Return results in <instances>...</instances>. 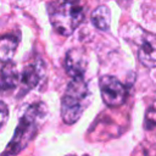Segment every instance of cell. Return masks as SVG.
Returning a JSON list of instances; mask_svg holds the SVG:
<instances>
[{
    "label": "cell",
    "instance_id": "cell-7",
    "mask_svg": "<svg viewBox=\"0 0 156 156\" xmlns=\"http://www.w3.org/2000/svg\"><path fill=\"white\" fill-rule=\"evenodd\" d=\"M43 74H44V66L40 61L27 65L23 68L22 74L20 76V84L23 91L27 93L28 90H32L33 88H35L40 82Z\"/></svg>",
    "mask_w": 156,
    "mask_h": 156
},
{
    "label": "cell",
    "instance_id": "cell-3",
    "mask_svg": "<svg viewBox=\"0 0 156 156\" xmlns=\"http://www.w3.org/2000/svg\"><path fill=\"white\" fill-rule=\"evenodd\" d=\"M89 88L84 77L71 78L61 99V117L66 124L76 123L88 105Z\"/></svg>",
    "mask_w": 156,
    "mask_h": 156
},
{
    "label": "cell",
    "instance_id": "cell-4",
    "mask_svg": "<svg viewBox=\"0 0 156 156\" xmlns=\"http://www.w3.org/2000/svg\"><path fill=\"white\" fill-rule=\"evenodd\" d=\"M102 101L108 107H118L127 100V87L113 76H102L99 80Z\"/></svg>",
    "mask_w": 156,
    "mask_h": 156
},
{
    "label": "cell",
    "instance_id": "cell-6",
    "mask_svg": "<svg viewBox=\"0 0 156 156\" xmlns=\"http://www.w3.org/2000/svg\"><path fill=\"white\" fill-rule=\"evenodd\" d=\"M87 66H88V58L83 49L74 48L67 51L65 58V68L71 78L84 77Z\"/></svg>",
    "mask_w": 156,
    "mask_h": 156
},
{
    "label": "cell",
    "instance_id": "cell-10",
    "mask_svg": "<svg viewBox=\"0 0 156 156\" xmlns=\"http://www.w3.org/2000/svg\"><path fill=\"white\" fill-rule=\"evenodd\" d=\"M91 23L94 27H96L100 30H107L110 28V22H111V13L110 9L105 5H101L96 7L93 13H91Z\"/></svg>",
    "mask_w": 156,
    "mask_h": 156
},
{
    "label": "cell",
    "instance_id": "cell-5",
    "mask_svg": "<svg viewBox=\"0 0 156 156\" xmlns=\"http://www.w3.org/2000/svg\"><path fill=\"white\" fill-rule=\"evenodd\" d=\"M138 60L147 68L156 67V34L143 32L138 46Z\"/></svg>",
    "mask_w": 156,
    "mask_h": 156
},
{
    "label": "cell",
    "instance_id": "cell-13",
    "mask_svg": "<svg viewBox=\"0 0 156 156\" xmlns=\"http://www.w3.org/2000/svg\"><path fill=\"white\" fill-rule=\"evenodd\" d=\"M67 156H76V155H67ZM83 156H89V155H87V154H85V155H83Z\"/></svg>",
    "mask_w": 156,
    "mask_h": 156
},
{
    "label": "cell",
    "instance_id": "cell-12",
    "mask_svg": "<svg viewBox=\"0 0 156 156\" xmlns=\"http://www.w3.org/2000/svg\"><path fill=\"white\" fill-rule=\"evenodd\" d=\"M7 118H9V108H7L6 104L0 101V129L4 127Z\"/></svg>",
    "mask_w": 156,
    "mask_h": 156
},
{
    "label": "cell",
    "instance_id": "cell-2",
    "mask_svg": "<svg viewBox=\"0 0 156 156\" xmlns=\"http://www.w3.org/2000/svg\"><path fill=\"white\" fill-rule=\"evenodd\" d=\"M50 22L61 35H71L82 23L85 9L80 0H51L48 5Z\"/></svg>",
    "mask_w": 156,
    "mask_h": 156
},
{
    "label": "cell",
    "instance_id": "cell-8",
    "mask_svg": "<svg viewBox=\"0 0 156 156\" xmlns=\"http://www.w3.org/2000/svg\"><path fill=\"white\" fill-rule=\"evenodd\" d=\"M20 83V74L12 62H7L0 71V93L13 89Z\"/></svg>",
    "mask_w": 156,
    "mask_h": 156
},
{
    "label": "cell",
    "instance_id": "cell-9",
    "mask_svg": "<svg viewBox=\"0 0 156 156\" xmlns=\"http://www.w3.org/2000/svg\"><path fill=\"white\" fill-rule=\"evenodd\" d=\"M18 45V39L13 34L0 37V61L4 63L11 62Z\"/></svg>",
    "mask_w": 156,
    "mask_h": 156
},
{
    "label": "cell",
    "instance_id": "cell-1",
    "mask_svg": "<svg viewBox=\"0 0 156 156\" xmlns=\"http://www.w3.org/2000/svg\"><path fill=\"white\" fill-rule=\"evenodd\" d=\"M45 115L46 108L44 104L35 102L30 105L21 117L13 136L10 140L6 150L2 152V156H15L21 152L38 133L40 121L45 117Z\"/></svg>",
    "mask_w": 156,
    "mask_h": 156
},
{
    "label": "cell",
    "instance_id": "cell-11",
    "mask_svg": "<svg viewBox=\"0 0 156 156\" xmlns=\"http://www.w3.org/2000/svg\"><path fill=\"white\" fill-rule=\"evenodd\" d=\"M144 128L146 130H152L154 128H156V101L151 106H149L145 112Z\"/></svg>",
    "mask_w": 156,
    "mask_h": 156
}]
</instances>
